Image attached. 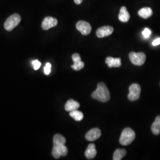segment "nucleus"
Listing matches in <instances>:
<instances>
[{
    "mask_svg": "<svg viewBox=\"0 0 160 160\" xmlns=\"http://www.w3.org/2000/svg\"><path fill=\"white\" fill-rule=\"evenodd\" d=\"M21 22V17L18 14H12L6 20L4 27L7 31H12Z\"/></svg>",
    "mask_w": 160,
    "mask_h": 160,
    "instance_id": "7ed1b4c3",
    "label": "nucleus"
},
{
    "mask_svg": "<svg viewBox=\"0 0 160 160\" xmlns=\"http://www.w3.org/2000/svg\"><path fill=\"white\" fill-rule=\"evenodd\" d=\"M126 154V151L124 149H118L114 152L113 159L114 160H120Z\"/></svg>",
    "mask_w": 160,
    "mask_h": 160,
    "instance_id": "a211bd4d",
    "label": "nucleus"
},
{
    "mask_svg": "<svg viewBox=\"0 0 160 160\" xmlns=\"http://www.w3.org/2000/svg\"><path fill=\"white\" fill-rule=\"evenodd\" d=\"M57 24V18L52 17H47L44 18L42 23V28L45 30H48L52 28L55 27Z\"/></svg>",
    "mask_w": 160,
    "mask_h": 160,
    "instance_id": "6e6552de",
    "label": "nucleus"
},
{
    "mask_svg": "<svg viewBox=\"0 0 160 160\" xmlns=\"http://www.w3.org/2000/svg\"><path fill=\"white\" fill-rule=\"evenodd\" d=\"M51 64L49 62L46 63L45 67H44V72L46 75H49L51 71Z\"/></svg>",
    "mask_w": 160,
    "mask_h": 160,
    "instance_id": "4be33fe9",
    "label": "nucleus"
},
{
    "mask_svg": "<svg viewBox=\"0 0 160 160\" xmlns=\"http://www.w3.org/2000/svg\"><path fill=\"white\" fill-rule=\"evenodd\" d=\"M69 115L71 118H72L76 121H81V120H82V119L84 118L83 113L81 112L78 111L77 110H75L70 112Z\"/></svg>",
    "mask_w": 160,
    "mask_h": 160,
    "instance_id": "6ab92c4d",
    "label": "nucleus"
},
{
    "mask_svg": "<svg viewBox=\"0 0 160 160\" xmlns=\"http://www.w3.org/2000/svg\"><path fill=\"white\" fill-rule=\"evenodd\" d=\"M92 97L100 102L105 103L110 98V94L108 87L103 82H100L97 85V89L92 93Z\"/></svg>",
    "mask_w": 160,
    "mask_h": 160,
    "instance_id": "f257e3e1",
    "label": "nucleus"
},
{
    "mask_svg": "<svg viewBox=\"0 0 160 160\" xmlns=\"http://www.w3.org/2000/svg\"><path fill=\"white\" fill-rule=\"evenodd\" d=\"M84 67V63L81 61L74 62V64L71 66V68L75 71H79L83 68Z\"/></svg>",
    "mask_w": 160,
    "mask_h": 160,
    "instance_id": "aec40b11",
    "label": "nucleus"
},
{
    "mask_svg": "<svg viewBox=\"0 0 160 160\" xmlns=\"http://www.w3.org/2000/svg\"><path fill=\"white\" fill-rule=\"evenodd\" d=\"M53 142L54 146L63 145L66 143V139L61 135L57 134L54 136L53 139Z\"/></svg>",
    "mask_w": 160,
    "mask_h": 160,
    "instance_id": "f3484780",
    "label": "nucleus"
},
{
    "mask_svg": "<svg viewBox=\"0 0 160 160\" xmlns=\"http://www.w3.org/2000/svg\"><path fill=\"white\" fill-rule=\"evenodd\" d=\"M113 32V28L112 27L109 26H106L97 29L96 35L98 38H102L109 36L110 34H112Z\"/></svg>",
    "mask_w": 160,
    "mask_h": 160,
    "instance_id": "1a4fd4ad",
    "label": "nucleus"
},
{
    "mask_svg": "<svg viewBox=\"0 0 160 160\" xmlns=\"http://www.w3.org/2000/svg\"><path fill=\"white\" fill-rule=\"evenodd\" d=\"M142 33L143 35V38L145 39H147V38H148L151 34V31L148 28H145Z\"/></svg>",
    "mask_w": 160,
    "mask_h": 160,
    "instance_id": "412c9836",
    "label": "nucleus"
},
{
    "mask_svg": "<svg viewBox=\"0 0 160 160\" xmlns=\"http://www.w3.org/2000/svg\"><path fill=\"white\" fill-rule=\"evenodd\" d=\"M129 57L132 63L138 66L142 65L146 60V55L143 52L136 53L132 52L129 53Z\"/></svg>",
    "mask_w": 160,
    "mask_h": 160,
    "instance_id": "20e7f679",
    "label": "nucleus"
},
{
    "mask_svg": "<svg viewBox=\"0 0 160 160\" xmlns=\"http://www.w3.org/2000/svg\"><path fill=\"white\" fill-rule=\"evenodd\" d=\"M152 10L149 7H144L138 12V15L142 18L147 19L152 15Z\"/></svg>",
    "mask_w": 160,
    "mask_h": 160,
    "instance_id": "2eb2a0df",
    "label": "nucleus"
},
{
    "mask_svg": "<svg viewBox=\"0 0 160 160\" xmlns=\"http://www.w3.org/2000/svg\"><path fill=\"white\" fill-rule=\"evenodd\" d=\"M130 14L125 7H122L119 14V19L123 23H126L129 20Z\"/></svg>",
    "mask_w": 160,
    "mask_h": 160,
    "instance_id": "ddd939ff",
    "label": "nucleus"
},
{
    "mask_svg": "<svg viewBox=\"0 0 160 160\" xmlns=\"http://www.w3.org/2000/svg\"><path fill=\"white\" fill-rule=\"evenodd\" d=\"M76 28L82 35H88L91 33L92 26L85 21H80L76 24Z\"/></svg>",
    "mask_w": 160,
    "mask_h": 160,
    "instance_id": "0eeeda50",
    "label": "nucleus"
},
{
    "mask_svg": "<svg viewBox=\"0 0 160 160\" xmlns=\"http://www.w3.org/2000/svg\"><path fill=\"white\" fill-rule=\"evenodd\" d=\"M135 138V133L132 129L126 128L123 130L121 133L119 142L122 145H128L134 141Z\"/></svg>",
    "mask_w": 160,
    "mask_h": 160,
    "instance_id": "f03ea898",
    "label": "nucleus"
},
{
    "mask_svg": "<svg viewBox=\"0 0 160 160\" xmlns=\"http://www.w3.org/2000/svg\"><path fill=\"white\" fill-rule=\"evenodd\" d=\"M83 0H74L75 3L77 4H80Z\"/></svg>",
    "mask_w": 160,
    "mask_h": 160,
    "instance_id": "393cba45",
    "label": "nucleus"
},
{
    "mask_svg": "<svg viewBox=\"0 0 160 160\" xmlns=\"http://www.w3.org/2000/svg\"><path fill=\"white\" fill-rule=\"evenodd\" d=\"M160 45V38L155 39V40L152 42V45H153V46H157V45Z\"/></svg>",
    "mask_w": 160,
    "mask_h": 160,
    "instance_id": "b1692460",
    "label": "nucleus"
},
{
    "mask_svg": "<svg viewBox=\"0 0 160 160\" xmlns=\"http://www.w3.org/2000/svg\"><path fill=\"white\" fill-rule=\"evenodd\" d=\"M102 132L98 128H93L88 132L86 135V139L88 141H94L101 137Z\"/></svg>",
    "mask_w": 160,
    "mask_h": 160,
    "instance_id": "9d476101",
    "label": "nucleus"
},
{
    "mask_svg": "<svg viewBox=\"0 0 160 160\" xmlns=\"http://www.w3.org/2000/svg\"><path fill=\"white\" fill-rule=\"evenodd\" d=\"M106 63L108 65L109 68L119 67L122 65L121 59L119 58H114L109 57L106 59Z\"/></svg>",
    "mask_w": 160,
    "mask_h": 160,
    "instance_id": "f8f14e48",
    "label": "nucleus"
},
{
    "mask_svg": "<svg viewBox=\"0 0 160 160\" xmlns=\"http://www.w3.org/2000/svg\"><path fill=\"white\" fill-rule=\"evenodd\" d=\"M129 93L128 96V98L130 101H136L140 97L141 92V87L138 84H132L129 88Z\"/></svg>",
    "mask_w": 160,
    "mask_h": 160,
    "instance_id": "39448f33",
    "label": "nucleus"
},
{
    "mask_svg": "<svg viewBox=\"0 0 160 160\" xmlns=\"http://www.w3.org/2000/svg\"><path fill=\"white\" fill-rule=\"evenodd\" d=\"M97 155V151L96 149V145L94 143L88 145L85 152V156L88 160L93 159Z\"/></svg>",
    "mask_w": 160,
    "mask_h": 160,
    "instance_id": "9b49d317",
    "label": "nucleus"
},
{
    "mask_svg": "<svg viewBox=\"0 0 160 160\" xmlns=\"http://www.w3.org/2000/svg\"><path fill=\"white\" fill-rule=\"evenodd\" d=\"M151 131L155 135H159L160 133V116L155 118V122L152 124Z\"/></svg>",
    "mask_w": 160,
    "mask_h": 160,
    "instance_id": "dca6fc26",
    "label": "nucleus"
},
{
    "mask_svg": "<svg viewBox=\"0 0 160 160\" xmlns=\"http://www.w3.org/2000/svg\"><path fill=\"white\" fill-rule=\"evenodd\" d=\"M67 154H68V149L65 145H59V146L53 145V147L52 151V154L55 159L59 158L61 156L62 157L66 156Z\"/></svg>",
    "mask_w": 160,
    "mask_h": 160,
    "instance_id": "423d86ee",
    "label": "nucleus"
},
{
    "mask_svg": "<svg viewBox=\"0 0 160 160\" xmlns=\"http://www.w3.org/2000/svg\"><path fill=\"white\" fill-rule=\"evenodd\" d=\"M80 108V103L72 99H70L65 105V110L67 112H71L77 110Z\"/></svg>",
    "mask_w": 160,
    "mask_h": 160,
    "instance_id": "4468645a",
    "label": "nucleus"
},
{
    "mask_svg": "<svg viewBox=\"0 0 160 160\" xmlns=\"http://www.w3.org/2000/svg\"><path fill=\"white\" fill-rule=\"evenodd\" d=\"M32 65L33 66L34 70H38L40 68V66H41V63L40 61L38 60H34L32 62Z\"/></svg>",
    "mask_w": 160,
    "mask_h": 160,
    "instance_id": "5701e85b",
    "label": "nucleus"
}]
</instances>
